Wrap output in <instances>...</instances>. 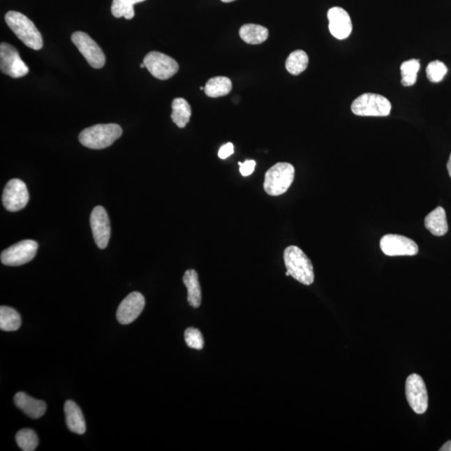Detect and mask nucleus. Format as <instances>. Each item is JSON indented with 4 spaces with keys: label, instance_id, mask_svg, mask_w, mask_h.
I'll return each mask as SVG.
<instances>
[{
    "label": "nucleus",
    "instance_id": "15",
    "mask_svg": "<svg viewBox=\"0 0 451 451\" xmlns=\"http://www.w3.org/2000/svg\"><path fill=\"white\" fill-rule=\"evenodd\" d=\"M329 28L331 35L336 39L346 40L350 36L353 29L350 15L346 10L340 7L331 8L327 12Z\"/></svg>",
    "mask_w": 451,
    "mask_h": 451
},
{
    "label": "nucleus",
    "instance_id": "19",
    "mask_svg": "<svg viewBox=\"0 0 451 451\" xmlns=\"http://www.w3.org/2000/svg\"><path fill=\"white\" fill-rule=\"evenodd\" d=\"M183 283L187 288V300L191 307L199 308L202 303V288L198 272L193 269L187 270L183 276Z\"/></svg>",
    "mask_w": 451,
    "mask_h": 451
},
{
    "label": "nucleus",
    "instance_id": "26",
    "mask_svg": "<svg viewBox=\"0 0 451 451\" xmlns=\"http://www.w3.org/2000/svg\"><path fill=\"white\" fill-rule=\"evenodd\" d=\"M420 69L419 59H412L402 63L401 66V83L404 87H412L416 83L417 76Z\"/></svg>",
    "mask_w": 451,
    "mask_h": 451
},
{
    "label": "nucleus",
    "instance_id": "32",
    "mask_svg": "<svg viewBox=\"0 0 451 451\" xmlns=\"http://www.w3.org/2000/svg\"><path fill=\"white\" fill-rule=\"evenodd\" d=\"M440 451H451V441L445 442V443L441 446Z\"/></svg>",
    "mask_w": 451,
    "mask_h": 451
},
{
    "label": "nucleus",
    "instance_id": "29",
    "mask_svg": "<svg viewBox=\"0 0 451 451\" xmlns=\"http://www.w3.org/2000/svg\"><path fill=\"white\" fill-rule=\"evenodd\" d=\"M185 341L191 348L201 350L204 347V339L200 330L195 327H188L185 331Z\"/></svg>",
    "mask_w": 451,
    "mask_h": 451
},
{
    "label": "nucleus",
    "instance_id": "12",
    "mask_svg": "<svg viewBox=\"0 0 451 451\" xmlns=\"http://www.w3.org/2000/svg\"><path fill=\"white\" fill-rule=\"evenodd\" d=\"M29 195L27 185L20 179H12L4 187L2 201L8 212L22 210L29 202Z\"/></svg>",
    "mask_w": 451,
    "mask_h": 451
},
{
    "label": "nucleus",
    "instance_id": "33",
    "mask_svg": "<svg viewBox=\"0 0 451 451\" xmlns=\"http://www.w3.org/2000/svg\"><path fill=\"white\" fill-rule=\"evenodd\" d=\"M448 170L449 175L451 177V154L450 156V159L448 163Z\"/></svg>",
    "mask_w": 451,
    "mask_h": 451
},
{
    "label": "nucleus",
    "instance_id": "20",
    "mask_svg": "<svg viewBox=\"0 0 451 451\" xmlns=\"http://www.w3.org/2000/svg\"><path fill=\"white\" fill-rule=\"evenodd\" d=\"M269 34V29L262 25L254 24H244L239 31L241 39L249 45L263 43L267 40Z\"/></svg>",
    "mask_w": 451,
    "mask_h": 451
},
{
    "label": "nucleus",
    "instance_id": "31",
    "mask_svg": "<svg viewBox=\"0 0 451 451\" xmlns=\"http://www.w3.org/2000/svg\"><path fill=\"white\" fill-rule=\"evenodd\" d=\"M234 153V147L232 143L229 142L222 147L220 148V150L219 151V156L220 157L221 159H227L228 157L230 156H232Z\"/></svg>",
    "mask_w": 451,
    "mask_h": 451
},
{
    "label": "nucleus",
    "instance_id": "25",
    "mask_svg": "<svg viewBox=\"0 0 451 451\" xmlns=\"http://www.w3.org/2000/svg\"><path fill=\"white\" fill-rule=\"evenodd\" d=\"M146 0H113L112 13L116 18L124 17L126 20L134 18L135 3H142Z\"/></svg>",
    "mask_w": 451,
    "mask_h": 451
},
{
    "label": "nucleus",
    "instance_id": "23",
    "mask_svg": "<svg viewBox=\"0 0 451 451\" xmlns=\"http://www.w3.org/2000/svg\"><path fill=\"white\" fill-rule=\"evenodd\" d=\"M21 317L15 309L7 306L0 308V330L6 332L18 330L21 326Z\"/></svg>",
    "mask_w": 451,
    "mask_h": 451
},
{
    "label": "nucleus",
    "instance_id": "17",
    "mask_svg": "<svg viewBox=\"0 0 451 451\" xmlns=\"http://www.w3.org/2000/svg\"><path fill=\"white\" fill-rule=\"evenodd\" d=\"M66 420L68 429L71 432L83 435L87 431L86 421L80 408L73 401L65 404Z\"/></svg>",
    "mask_w": 451,
    "mask_h": 451
},
{
    "label": "nucleus",
    "instance_id": "22",
    "mask_svg": "<svg viewBox=\"0 0 451 451\" xmlns=\"http://www.w3.org/2000/svg\"><path fill=\"white\" fill-rule=\"evenodd\" d=\"M232 89L231 80L225 76H216L208 80L206 84V95L212 98H218L228 95Z\"/></svg>",
    "mask_w": 451,
    "mask_h": 451
},
{
    "label": "nucleus",
    "instance_id": "9",
    "mask_svg": "<svg viewBox=\"0 0 451 451\" xmlns=\"http://www.w3.org/2000/svg\"><path fill=\"white\" fill-rule=\"evenodd\" d=\"M0 70L12 78L24 77L29 73V67L21 59L18 50L7 43L0 45Z\"/></svg>",
    "mask_w": 451,
    "mask_h": 451
},
{
    "label": "nucleus",
    "instance_id": "21",
    "mask_svg": "<svg viewBox=\"0 0 451 451\" xmlns=\"http://www.w3.org/2000/svg\"><path fill=\"white\" fill-rule=\"evenodd\" d=\"M172 120L179 128H185L191 117V106L183 98H177L172 101Z\"/></svg>",
    "mask_w": 451,
    "mask_h": 451
},
{
    "label": "nucleus",
    "instance_id": "8",
    "mask_svg": "<svg viewBox=\"0 0 451 451\" xmlns=\"http://www.w3.org/2000/svg\"><path fill=\"white\" fill-rule=\"evenodd\" d=\"M37 250L38 244L36 241H21L3 251L1 263L3 265L11 267L24 265L33 260L36 257Z\"/></svg>",
    "mask_w": 451,
    "mask_h": 451
},
{
    "label": "nucleus",
    "instance_id": "11",
    "mask_svg": "<svg viewBox=\"0 0 451 451\" xmlns=\"http://www.w3.org/2000/svg\"><path fill=\"white\" fill-rule=\"evenodd\" d=\"M380 249L387 256H415L419 253L416 242L405 236L387 234L380 240Z\"/></svg>",
    "mask_w": 451,
    "mask_h": 451
},
{
    "label": "nucleus",
    "instance_id": "30",
    "mask_svg": "<svg viewBox=\"0 0 451 451\" xmlns=\"http://www.w3.org/2000/svg\"><path fill=\"white\" fill-rule=\"evenodd\" d=\"M240 165V172L242 176L249 177L254 172L255 167H256V161L253 160H246L245 163H238Z\"/></svg>",
    "mask_w": 451,
    "mask_h": 451
},
{
    "label": "nucleus",
    "instance_id": "18",
    "mask_svg": "<svg viewBox=\"0 0 451 451\" xmlns=\"http://www.w3.org/2000/svg\"><path fill=\"white\" fill-rule=\"evenodd\" d=\"M424 226L434 236H444L448 232V223L443 207H438L424 219Z\"/></svg>",
    "mask_w": 451,
    "mask_h": 451
},
{
    "label": "nucleus",
    "instance_id": "7",
    "mask_svg": "<svg viewBox=\"0 0 451 451\" xmlns=\"http://www.w3.org/2000/svg\"><path fill=\"white\" fill-rule=\"evenodd\" d=\"M143 63L155 78L161 80L172 78L179 70V66L175 59L157 51L148 53L145 57Z\"/></svg>",
    "mask_w": 451,
    "mask_h": 451
},
{
    "label": "nucleus",
    "instance_id": "13",
    "mask_svg": "<svg viewBox=\"0 0 451 451\" xmlns=\"http://www.w3.org/2000/svg\"><path fill=\"white\" fill-rule=\"evenodd\" d=\"M91 226L94 239L98 248L105 249L110 237V223L108 212L103 207L94 208L91 215Z\"/></svg>",
    "mask_w": 451,
    "mask_h": 451
},
{
    "label": "nucleus",
    "instance_id": "34",
    "mask_svg": "<svg viewBox=\"0 0 451 451\" xmlns=\"http://www.w3.org/2000/svg\"><path fill=\"white\" fill-rule=\"evenodd\" d=\"M221 1H223L224 3H230V2L235 1V0H221Z\"/></svg>",
    "mask_w": 451,
    "mask_h": 451
},
{
    "label": "nucleus",
    "instance_id": "2",
    "mask_svg": "<svg viewBox=\"0 0 451 451\" xmlns=\"http://www.w3.org/2000/svg\"><path fill=\"white\" fill-rule=\"evenodd\" d=\"M283 259L289 274L297 282L307 285V286L314 282L312 262L299 246H288L284 250Z\"/></svg>",
    "mask_w": 451,
    "mask_h": 451
},
{
    "label": "nucleus",
    "instance_id": "35",
    "mask_svg": "<svg viewBox=\"0 0 451 451\" xmlns=\"http://www.w3.org/2000/svg\"><path fill=\"white\" fill-rule=\"evenodd\" d=\"M140 68H145V67H146V66H145V64H144V63L140 64Z\"/></svg>",
    "mask_w": 451,
    "mask_h": 451
},
{
    "label": "nucleus",
    "instance_id": "16",
    "mask_svg": "<svg viewBox=\"0 0 451 451\" xmlns=\"http://www.w3.org/2000/svg\"><path fill=\"white\" fill-rule=\"evenodd\" d=\"M14 401L17 408L32 419H39L46 412V404L39 399L29 397L27 394L19 392L15 394Z\"/></svg>",
    "mask_w": 451,
    "mask_h": 451
},
{
    "label": "nucleus",
    "instance_id": "5",
    "mask_svg": "<svg viewBox=\"0 0 451 451\" xmlns=\"http://www.w3.org/2000/svg\"><path fill=\"white\" fill-rule=\"evenodd\" d=\"M351 110L360 117H387L391 112V103L385 96L365 93L353 102Z\"/></svg>",
    "mask_w": 451,
    "mask_h": 451
},
{
    "label": "nucleus",
    "instance_id": "24",
    "mask_svg": "<svg viewBox=\"0 0 451 451\" xmlns=\"http://www.w3.org/2000/svg\"><path fill=\"white\" fill-rule=\"evenodd\" d=\"M309 66V57L304 50L293 51L287 59L286 69L293 75H299L307 69Z\"/></svg>",
    "mask_w": 451,
    "mask_h": 451
},
{
    "label": "nucleus",
    "instance_id": "6",
    "mask_svg": "<svg viewBox=\"0 0 451 451\" xmlns=\"http://www.w3.org/2000/svg\"><path fill=\"white\" fill-rule=\"evenodd\" d=\"M406 395L408 406L418 415L427 412L429 397L427 385L419 374H412L406 382Z\"/></svg>",
    "mask_w": 451,
    "mask_h": 451
},
{
    "label": "nucleus",
    "instance_id": "4",
    "mask_svg": "<svg viewBox=\"0 0 451 451\" xmlns=\"http://www.w3.org/2000/svg\"><path fill=\"white\" fill-rule=\"evenodd\" d=\"M295 176V169L292 164L276 163L266 172L263 187L266 193L272 197L283 195L291 186Z\"/></svg>",
    "mask_w": 451,
    "mask_h": 451
},
{
    "label": "nucleus",
    "instance_id": "10",
    "mask_svg": "<svg viewBox=\"0 0 451 451\" xmlns=\"http://www.w3.org/2000/svg\"><path fill=\"white\" fill-rule=\"evenodd\" d=\"M71 40L77 47L80 52L86 58L89 65L95 69H101L105 64V57L101 47L93 40L87 34L75 32L71 36Z\"/></svg>",
    "mask_w": 451,
    "mask_h": 451
},
{
    "label": "nucleus",
    "instance_id": "27",
    "mask_svg": "<svg viewBox=\"0 0 451 451\" xmlns=\"http://www.w3.org/2000/svg\"><path fill=\"white\" fill-rule=\"evenodd\" d=\"M15 440L20 448L24 451H34L39 445L37 434L31 429H21L16 434Z\"/></svg>",
    "mask_w": 451,
    "mask_h": 451
},
{
    "label": "nucleus",
    "instance_id": "14",
    "mask_svg": "<svg viewBox=\"0 0 451 451\" xmlns=\"http://www.w3.org/2000/svg\"><path fill=\"white\" fill-rule=\"evenodd\" d=\"M146 300L142 293L133 292L124 299L119 305L117 318L121 325H129L135 320L142 313Z\"/></svg>",
    "mask_w": 451,
    "mask_h": 451
},
{
    "label": "nucleus",
    "instance_id": "28",
    "mask_svg": "<svg viewBox=\"0 0 451 451\" xmlns=\"http://www.w3.org/2000/svg\"><path fill=\"white\" fill-rule=\"evenodd\" d=\"M448 69L443 62L440 61H432L427 68V75L429 82L439 83L448 74Z\"/></svg>",
    "mask_w": 451,
    "mask_h": 451
},
{
    "label": "nucleus",
    "instance_id": "3",
    "mask_svg": "<svg viewBox=\"0 0 451 451\" xmlns=\"http://www.w3.org/2000/svg\"><path fill=\"white\" fill-rule=\"evenodd\" d=\"M121 135V127L117 124H99L82 131L79 140L84 147L101 150L112 146Z\"/></svg>",
    "mask_w": 451,
    "mask_h": 451
},
{
    "label": "nucleus",
    "instance_id": "1",
    "mask_svg": "<svg viewBox=\"0 0 451 451\" xmlns=\"http://www.w3.org/2000/svg\"><path fill=\"white\" fill-rule=\"evenodd\" d=\"M8 27L29 48L40 50L43 48V38L35 24L20 12L10 11L6 15Z\"/></svg>",
    "mask_w": 451,
    "mask_h": 451
}]
</instances>
